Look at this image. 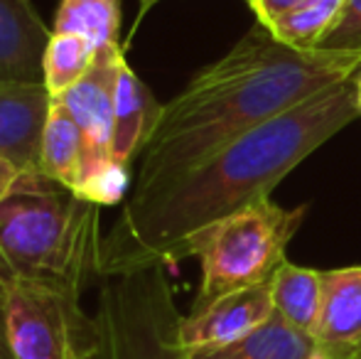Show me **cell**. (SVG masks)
Returning <instances> with one entry per match:
<instances>
[{
	"mask_svg": "<svg viewBox=\"0 0 361 359\" xmlns=\"http://www.w3.org/2000/svg\"><path fill=\"white\" fill-rule=\"evenodd\" d=\"M352 77L238 135L177 180L130 195L101 244V278L145 266H175L226 217L271 192L361 114Z\"/></svg>",
	"mask_w": 361,
	"mask_h": 359,
	"instance_id": "cell-1",
	"label": "cell"
},
{
	"mask_svg": "<svg viewBox=\"0 0 361 359\" xmlns=\"http://www.w3.org/2000/svg\"><path fill=\"white\" fill-rule=\"evenodd\" d=\"M361 52L293 49L261 23L224 57L202 67L162 104L138 158L130 195H145L204 163L238 135L268 123L310 96L357 77Z\"/></svg>",
	"mask_w": 361,
	"mask_h": 359,
	"instance_id": "cell-2",
	"label": "cell"
},
{
	"mask_svg": "<svg viewBox=\"0 0 361 359\" xmlns=\"http://www.w3.org/2000/svg\"><path fill=\"white\" fill-rule=\"evenodd\" d=\"M101 207L30 180L0 205V288L39 283L81 293L101 281Z\"/></svg>",
	"mask_w": 361,
	"mask_h": 359,
	"instance_id": "cell-3",
	"label": "cell"
},
{
	"mask_svg": "<svg viewBox=\"0 0 361 359\" xmlns=\"http://www.w3.org/2000/svg\"><path fill=\"white\" fill-rule=\"evenodd\" d=\"M305 214V205L286 209L266 197L207 229L190 251V259H200L202 269L192 310L233 291L271 281L286 261V249L302 226Z\"/></svg>",
	"mask_w": 361,
	"mask_h": 359,
	"instance_id": "cell-4",
	"label": "cell"
},
{
	"mask_svg": "<svg viewBox=\"0 0 361 359\" xmlns=\"http://www.w3.org/2000/svg\"><path fill=\"white\" fill-rule=\"evenodd\" d=\"M99 359H192L167 266H145L99 281Z\"/></svg>",
	"mask_w": 361,
	"mask_h": 359,
	"instance_id": "cell-5",
	"label": "cell"
},
{
	"mask_svg": "<svg viewBox=\"0 0 361 359\" xmlns=\"http://www.w3.org/2000/svg\"><path fill=\"white\" fill-rule=\"evenodd\" d=\"M13 359H99L101 325L81 296L39 283L0 288Z\"/></svg>",
	"mask_w": 361,
	"mask_h": 359,
	"instance_id": "cell-6",
	"label": "cell"
},
{
	"mask_svg": "<svg viewBox=\"0 0 361 359\" xmlns=\"http://www.w3.org/2000/svg\"><path fill=\"white\" fill-rule=\"evenodd\" d=\"M126 49L121 44H111L99 49L94 67L89 69L79 84H74L62 101L64 109L74 116L86 143L84 178L109 163L111 140H114V99H116V77H118V57ZM84 182V180H81Z\"/></svg>",
	"mask_w": 361,
	"mask_h": 359,
	"instance_id": "cell-7",
	"label": "cell"
},
{
	"mask_svg": "<svg viewBox=\"0 0 361 359\" xmlns=\"http://www.w3.org/2000/svg\"><path fill=\"white\" fill-rule=\"evenodd\" d=\"M273 312L271 281L233 291L200 310H190L182 322V342L190 352L226 347L261 327Z\"/></svg>",
	"mask_w": 361,
	"mask_h": 359,
	"instance_id": "cell-8",
	"label": "cell"
},
{
	"mask_svg": "<svg viewBox=\"0 0 361 359\" xmlns=\"http://www.w3.org/2000/svg\"><path fill=\"white\" fill-rule=\"evenodd\" d=\"M52 96L44 82L0 79V155L30 175H42L39 148Z\"/></svg>",
	"mask_w": 361,
	"mask_h": 359,
	"instance_id": "cell-9",
	"label": "cell"
},
{
	"mask_svg": "<svg viewBox=\"0 0 361 359\" xmlns=\"http://www.w3.org/2000/svg\"><path fill=\"white\" fill-rule=\"evenodd\" d=\"M314 347L332 359H361V266L322 271Z\"/></svg>",
	"mask_w": 361,
	"mask_h": 359,
	"instance_id": "cell-10",
	"label": "cell"
},
{
	"mask_svg": "<svg viewBox=\"0 0 361 359\" xmlns=\"http://www.w3.org/2000/svg\"><path fill=\"white\" fill-rule=\"evenodd\" d=\"M162 104L140 82L133 67L126 59V52L118 57V77H116L114 99V140H111V158L121 165L140 158L147 138L155 130Z\"/></svg>",
	"mask_w": 361,
	"mask_h": 359,
	"instance_id": "cell-11",
	"label": "cell"
},
{
	"mask_svg": "<svg viewBox=\"0 0 361 359\" xmlns=\"http://www.w3.org/2000/svg\"><path fill=\"white\" fill-rule=\"evenodd\" d=\"M49 35L30 0H0V79L42 82Z\"/></svg>",
	"mask_w": 361,
	"mask_h": 359,
	"instance_id": "cell-12",
	"label": "cell"
},
{
	"mask_svg": "<svg viewBox=\"0 0 361 359\" xmlns=\"http://www.w3.org/2000/svg\"><path fill=\"white\" fill-rule=\"evenodd\" d=\"M84 160L86 143L81 128L76 126L74 116L64 109L62 101L52 99V109L42 133V148H39V170L54 185L76 195L84 180Z\"/></svg>",
	"mask_w": 361,
	"mask_h": 359,
	"instance_id": "cell-13",
	"label": "cell"
},
{
	"mask_svg": "<svg viewBox=\"0 0 361 359\" xmlns=\"http://www.w3.org/2000/svg\"><path fill=\"white\" fill-rule=\"evenodd\" d=\"M314 340L293 327L281 312H273L261 327L246 337L216 350L190 352L192 359H307Z\"/></svg>",
	"mask_w": 361,
	"mask_h": 359,
	"instance_id": "cell-14",
	"label": "cell"
},
{
	"mask_svg": "<svg viewBox=\"0 0 361 359\" xmlns=\"http://www.w3.org/2000/svg\"><path fill=\"white\" fill-rule=\"evenodd\" d=\"M271 293L276 312L314 340L322 312V271L305 269L286 259L273 273Z\"/></svg>",
	"mask_w": 361,
	"mask_h": 359,
	"instance_id": "cell-15",
	"label": "cell"
},
{
	"mask_svg": "<svg viewBox=\"0 0 361 359\" xmlns=\"http://www.w3.org/2000/svg\"><path fill=\"white\" fill-rule=\"evenodd\" d=\"M52 32L79 35L96 49L118 44L121 0H62Z\"/></svg>",
	"mask_w": 361,
	"mask_h": 359,
	"instance_id": "cell-16",
	"label": "cell"
},
{
	"mask_svg": "<svg viewBox=\"0 0 361 359\" xmlns=\"http://www.w3.org/2000/svg\"><path fill=\"white\" fill-rule=\"evenodd\" d=\"M99 49L79 35L52 32L42 54V82L52 99L64 96L89 74Z\"/></svg>",
	"mask_w": 361,
	"mask_h": 359,
	"instance_id": "cell-17",
	"label": "cell"
},
{
	"mask_svg": "<svg viewBox=\"0 0 361 359\" xmlns=\"http://www.w3.org/2000/svg\"><path fill=\"white\" fill-rule=\"evenodd\" d=\"M347 0H305L273 28V37L293 49H317L319 42L334 28Z\"/></svg>",
	"mask_w": 361,
	"mask_h": 359,
	"instance_id": "cell-18",
	"label": "cell"
},
{
	"mask_svg": "<svg viewBox=\"0 0 361 359\" xmlns=\"http://www.w3.org/2000/svg\"><path fill=\"white\" fill-rule=\"evenodd\" d=\"M128 187H130L128 165L109 160L101 168H96L94 173L86 175L76 195L81 200H89L99 207H106V205H118L126 192H128Z\"/></svg>",
	"mask_w": 361,
	"mask_h": 359,
	"instance_id": "cell-19",
	"label": "cell"
},
{
	"mask_svg": "<svg viewBox=\"0 0 361 359\" xmlns=\"http://www.w3.org/2000/svg\"><path fill=\"white\" fill-rule=\"evenodd\" d=\"M317 49L329 52H361V0H347L334 28Z\"/></svg>",
	"mask_w": 361,
	"mask_h": 359,
	"instance_id": "cell-20",
	"label": "cell"
},
{
	"mask_svg": "<svg viewBox=\"0 0 361 359\" xmlns=\"http://www.w3.org/2000/svg\"><path fill=\"white\" fill-rule=\"evenodd\" d=\"M300 3H305V0H248L251 10L256 13V23L266 25V28H273L283 15L295 10Z\"/></svg>",
	"mask_w": 361,
	"mask_h": 359,
	"instance_id": "cell-21",
	"label": "cell"
},
{
	"mask_svg": "<svg viewBox=\"0 0 361 359\" xmlns=\"http://www.w3.org/2000/svg\"><path fill=\"white\" fill-rule=\"evenodd\" d=\"M37 178H44V175L25 173L23 168H18V165L13 163V160H8L5 155H0V205H3L13 192H18L25 182L37 180Z\"/></svg>",
	"mask_w": 361,
	"mask_h": 359,
	"instance_id": "cell-22",
	"label": "cell"
},
{
	"mask_svg": "<svg viewBox=\"0 0 361 359\" xmlns=\"http://www.w3.org/2000/svg\"><path fill=\"white\" fill-rule=\"evenodd\" d=\"M0 359H13L8 345V332H5V308H3V293H0Z\"/></svg>",
	"mask_w": 361,
	"mask_h": 359,
	"instance_id": "cell-23",
	"label": "cell"
},
{
	"mask_svg": "<svg viewBox=\"0 0 361 359\" xmlns=\"http://www.w3.org/2000/svg\"><path fill=\"white\" fill-rule=\"evenodd\" d=\"M157 3H162V0H140V5H138V18H135L133 32H135V30H138V25L143 23V18H145L147 13H150L152 8H155ZM246 3H248V0H246ZM133 32H130V37H133Z\"/></svg>",
	"mask_w": 361,
	"mask_h": 359,
	"instance_id": "cell-24",
	"label": "cell"
},
{
	"mask_svg": "<svg viewBox=\"0 0 361 359\" xmlns=\"http://www.w3.org/2000/svg\"><path fill=\"white\" fill-rule=\"evenodd\" d=\"M307 359H332V357H329V355H324L322 350H317V347H314V350H312V355H310Z\"/></svg>",
	"mask_w": 361,
	"mask_h": 359,
	"instance_id": "cell-25",
	"label": "cell"
},
{
	"mask_svg": "<svg viewBox=\"0 0 361 359\" xmlns=\"http://www.w3.org/2000/svg\"><path fill=\"white\" fill-rule=\"evenodd\" d=\"M357 87H359V96H361V77L357 79Z\"/></svg>",
	"mask_w": 361,
	"mask_h": 359,
	"instance_id": "cell-26",
	"label": "cell"
},
{
	"mask_svg": "<svg viewBox=\"0 0 361 359\" xmlns=\"http://www.w3.org/2000/svg\"><path fill=\"white\" fill-rule=\"evenodd\" d=\"M359 109H361V96H359Z\"/></svg>",
	"mask_w": 361,
	"mask_h": 359,
	"instance_id": "cell-27",
	"label": "cell"
}]
</instances>
